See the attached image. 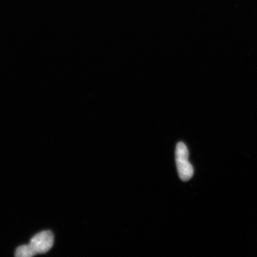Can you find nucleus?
<instances>
[{
  "label": "nucleus",
  "mask_w": 257,
  "mask_h": 257,
  "mask_svg": "<svg viewBox=\"0 0 257 257\" xmlns=\"http://www.w3.org/2000/svg\"><path fill=\"white\" fill-rule=\"evenodd\" d=\"M54 236L52 232L49 230L43 231L35 234L32 237L30 244L32 249L36 255L39 253H45L49 250L53 245Z\"/></svg>",
  "instance_id": "f03ea898"
},
{
  "label": "nucleus",
  "mask_w": 257,
  "mask_h": 257,
  "mask_svg": "<svg viewBox=\"0 0 257 257\" xmlns=\"http://www.w3.org/2000/svg\"><path fill=\"white\" fill-rule=\"evenodd\" d=\"M176 163L180 179L186 182L194 175V168L189 161V152L184 143H179L176 149Z\"/></svg>",
  "instance_id": "f257e3e1"
},
{
  "label": "nucleus",
  "mask_w": 257,
  "mask_h": 257,
  "mask_svg": "<svg viewBox=\"0 0 257 257\" xmlns=\"http://www.w3.org/2000/svg\"><path fill=\"white\" fill-rule=\"evenodd\" d=\"M15 255L18 257H31L36 255V253L28 244L18 247L16 250Z\"/></svg>",
  "instance_id": "7ed1b4c3"
}]
</instances>
